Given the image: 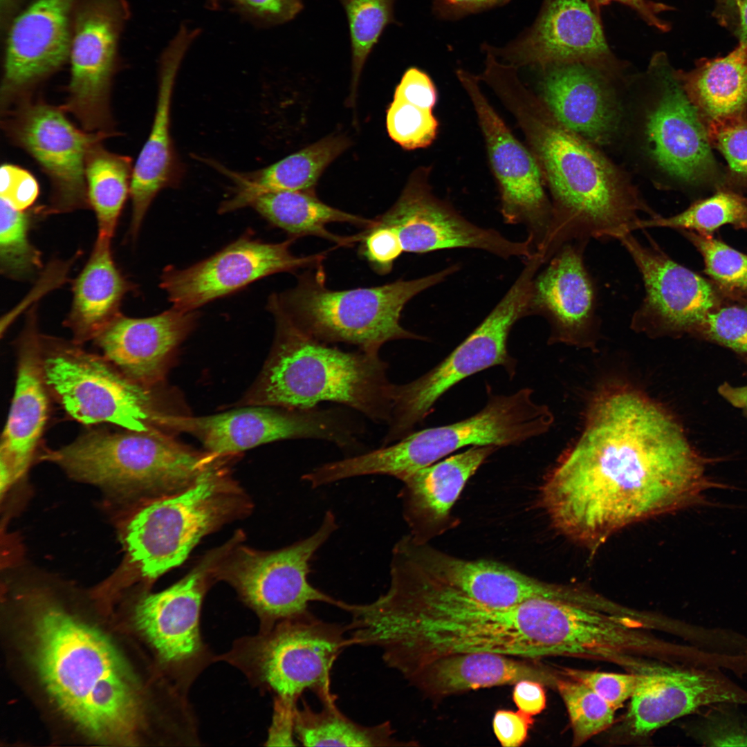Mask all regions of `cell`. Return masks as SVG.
<instances>
[{"label": "cell", "instance_id": "6da1fadb", "mask_svg": "<svg viewBox=\"0 0 747 747\" xmlns=\"http://www.w3.org/2000/svg\"><path fill=\"white\" fill-rule=\"evenodd\" d=\"M724 488L675 419L635 390L613 388L591 405L575 443L548 473L541 500L553 526L592 549L622 528L703 504Z\"/></svg>", "mask_w": 747, "mask_h": 747}, {"label": "cell", "instance_id": "7a4b0ae2", "mask_svg": "<svg viewBox=\"0 0 747 747\" xmlns=\"http://www.w3.org/2000/svg\"><path fill=\"white\" fill-rule=\"evenodd\" d=\"M491 89L512 113L541 169L552 204L545 262L564 244L619 239L637 230L641 213L658 215L625 175L581 136L560 123L515 71Z\"/></svg>", "mask_w": 747, "mask_h": 747}, {"label": "cell", "instance_id": "3957f363", "mask_svg": "<svg viewBox=\"0 0 747 747\" xmlns=\"http://www.w3.org/2000/svg\"><path fill=\"white\" fill-rule=\"evenodd\" d=\"M32 657L60 712L95 741L133 743L142 721L138 685L101 631L52 605L34 618Z\"/></svg>", "mask_w": 747, "mask_h": 747}, {"label": "cell", "instance_id": "277c9868", "mask_svg": "<svg viewBox=\"0 0 747 747\" xmlns=\"http://www.w3.org/2000/svg\"><path fill=\"white\" fill-rule=\"evenodd\" d=\"M269 310L276 323L274 342L239 406L308 409L330 401L387 425L395 384L378 352L343 351L306 334L279 311Z\"/></svg>", "mask_w": 747, "mask_h": 747}, {"label": "cell", "instance_id": "5b68a950", "mask_svg": "<svg viewBox=\"0 0 747 747\" xmlns=\"http://www.w3.org/2000/svg\"><path fill=\"white\" fill-rule=\"evenodd\" d=\"M459 268L452 265L411 280L335 290L326 286L321 264L298 276L294 288L273 295L268 307L279 311L297 328L321 342H342L379 353L381 347L391 340H425L402 326L401 313L414 297L441 283Z\"/></svg>", "mask_w": 747, "mask_h": 747}, {"label": "cell", "instance_id": "8992f818", "mask_svg": "<svg viewBox=\"0 0 747 747\" xmlns=\"http://www.w3.org/2000/svg\"><path fill=\"white\" fill-rule=\"evenodd\" d=\"M533 391L492 395L474 415L452 424L412 432L398 443L352 456L354 477L387 475L403 482L418 470L469 445H518L547 432L553 422L547 406L536 404Z\"/></svg>", "mask_w": 747, "mask_h": 747}, {"label": "cell", "instance_id": "52a82bcc", "mask_svg": "<svg viewBox=\"0 0 747 747\" xmlns=\"http://www.w3.org/2000/svg\"><path fill=\"white\" fill-rule=\"evenodd\" d=\"M42 459L90 483L158 490L186 488L212 463L163 430H93Z\"/></svg>", "mask_w": 747, "mask_h": 747}, {"label": "cell", "instance_id": "ba28073f", "mask_svg": "<svg viewBox=\"0 0 747 747\" xmlns=\"http://www.w3.org/2000/svg\"><path fill=\"white\" fill-rule=\"evenodd\" d=\"M389 575L393 591L426 604L506 607L557 589L499 562L444 553L410 534L394 544Z\"/></svg>", "mask_w": 747, "mask_h": 747}, {"label": "cell", "instance_id": "9c48e42d", "mask_svg": "<svg viewBox=\"0 0 747 747\" xmlns=\"http://www.w3.org/2000/svg\"><path fill=\"white\" fill-rule=\"evenodd\" d=\"M540 269L535 260L524 261L519 275L481 324L443 360L409 382L396 385L393 407L382 446L399 441L431 412L435 403L463 379L494 366L513 377L515 360L507 340L517 320L528 315L533 282Z\"/></svg>", "mask_w": 747, "mask_h": 747}, {"label": "cell", "instance_id": "30bf717a", "mask_svg": "<svg viewBox=\"0 0 747 747\" xmlns=\"http://www.w3.org/2000/svg\"><path fill=\"white\" fill-rule=\"evenodd\" d=\"M73 341L41 335L42 366L50 393L73 419L109 423L129 431L160 430L163 409L156 389L131 380L103 356Z\"/></svg>", "mask_w": 747, "mask_h": 747}, {"label": "cell", "instance_id": "8fae6325", "mask_svg": "<svg viewBox=\"0 0 747 747\" xmlns=\"http://www.w3.org/2000/svg\"><path fill=\"white\" fill-rule=\"evenodd\" d=\"M62 105L33 96L1 113L6 137L37 163L50 183L42 216L91 208L85 178L90 146L111 136L77 127Z\"/></svg>", "mask_w": 747, "mask_h": 747}, {"label": "cell", "instance_id": "7c38bea8", "mask_svg": "<svg viewBox=\"0 0 747 747\" xmlns=\"http://www.w3.org/2000/svg\"><path fill=\"white\" fill-rule=\"evenodd\" d=\"M158 427L197 438L212 455L233 454L289 439H316L349 448L357 443L360 426L342 409H308L251 405L216 415H161Z\"/></svg>", "mask_w": 747, "mask_h": 747}, {"label": "cell", "instance_id": "4fadbf2b", "mask_svg": "<svg viewBox=\"0 0 747 747\" xmlns=\"http://www.w3.org/2000/svg\"><path fill=\"white\" fill-rule=\"evenodd\" d=\"M223 486L220 472L212 463L182 492L150 503L132 517L125 540L144 577L155 579L180 565L221 520Z\"/></svg>", "mask_w": 747, "mask_h": 747}, {"label": "cell", "instance_id": "5bb4252c", "mask_svg": "<svg viewBox=\"0 0 747 747\" xmlns=\"http://www.w3.org/2000/svg\"><path fill=\"white\" fill-rule=\"evenodd\" d=\"M647 72L656 89L644 118L649 157L681 184L726 187L706 127L663 53L654 55Z\"/></svg>", "mask_w": 747, "mask_h": 747}, {"label": "cell", "instance_id": "9a60e30c", "mask_svg": "<svg viewBox=\"0 0 747 747\" xmlns=\"http://www.w3.org/2000/svg\"><path fill=\"white\" fill-rule=\"evenodd\" d=\"M456 76L477 115L498 185L504 220L524 225L527 239L540 252L549 232L552 204L539 164L529 147L517 139L487 99L478 76L463 69L456 71Z\"/></svg>", "mask_w": 747, "mask_h": 747}, {"label": "cell", "instance_id": "2e32d148", "mask_svg": "<svg viewBox=\"0 0 747 747\" xmlns=\"http://www.w3.org/2000/svg\"><path fill=\"white\" fill-rule=\"evenodd\" d=\"M355 645L348 625L329 622L310 611L276 622L261 640L258 663L261 680L277 697L297 703L307 690L322 703L336 702L331 690L335 662Z\"/></svg>", "mask_w": 747, "mask_h": 747}, {"label": "cell", "instance_id": "e0dca14e", "mask_svg": "<svg viewBox=\"0 0 747 747\" xmlns=\"http://www.w3.org/2000/svg\"><path fill=\"white\" fill-rule=\"evenodd\" d=\"M122 0H81L71 36V75L62 105L89 132L120 135L111 109Z\"/></svg>", "mask_w": 747, "mask_h": 747}, {"label": "cell", "instance_id": "ac0fdd59", "mask_svg": "<svg viewBox=\"0 0 747 747\" xmlns=\"http://www.w3.org/2000/svg\"><path fill=\"white\" fill-rule=\"evenodd\" d=\"M335 515L326 511L310 536L287 547L266 553L243 551L232 564L230 576L245 600L273 622L297 616L313 602L342 609L344 602L312 585L311 562L337 530Z\"/></svg>", "mask_w": 747, "mask_h": 747}, {"label": "cell", "instance_id": "d6986e66", "mask_svg": "<svg viewBox=\"0 0 747 747\" xmlns=\"http://www.w3.org/2000/svg\"><path fill=\"white\" fill-rule=\"evenodd\" d=\"M429 174L425 167L416 170L394 204L375 219L378 224L396 231L404 252L470 248L506 259H525L535 253L527 239L510 240L497 230L467 220L434 195L428 182Z\"/></svg>", "mask_w": 747, "mask_h": 747}, {"label": "cell", "instance_id": "ffe728a7", "mask_svg": "<svg viewBox=\"0 0 747 747\" xmlns=\"http://www.w3.org/2000/svg\"><path fill=\"white\" fill-rule=\"evenodd\" d=\"M294 240L273 243L242 237L190 267L166 268L160 277V288L173 308L193 311L268 275L322 264L323 254L293 255L290 246Z\"/></svg>", "mask_w": 747, "mask_h": 747}, {"label": "cell", "instance_id": "44dd1931", "mask_svg": "<svg viewBox=\"0 0 747 747\" xmlns=\"http://www.w3.org/2000/svg\"><path fill=\"white\" fill-rule=\"evenodd\" d=\"M649 239L648 246L631 233L618 239L638 269L645 290L631 327L652 335L696 331L706 315L719 306L715 289Z\"/></svg>", "mask_w": 747, "mask_h": 747}, {"label": "cell", "instance_id": "7402d4cb", "mask_svg": "<svg viewBox=\"0 0 747 747\" xmlns=\"http://www.w3.org/2000/svg\"><path fill=\"white\" fill-rule=\"evenodd\" d=\"M74 0H36L9 32L0 86V113L34 96L69 59V14Z\"/></svg>", "mask_w": 747, "mask_h": 747}, {"label": "cell", "instance_id": "603a6c76", "mask_svg": "<svg viewBox=\"0 0 747 747\" xmlns=\"http://www.w3.org/2000/svg\"><path fill=\"white\" fill-rule=\"evenodd\" d=\"M490 48L516 67L566 62L616 67L598 10L589 0H544L525 33L502 49Z\"/></svg>", "mask_w": 747, "mask_h": 747}, {"label": "cell", "instance_id": "cb8c5ba5", "mask_svg": "<svg viewBox=\"0 0 747 747\" xmlns=\"http://www.w3.org/2000/svg\"><path fill=\"white\" fill-rule=\"evenodd\" d=\"M616 67L584 62L541 68L540 98L563 126L596 145H607L622 122L620 102L609 76Z\"/></svg>", "mask_w": 747, "mask_h": 747}, {"label": "cell", "instance_id": "d4e9b609", "mask_svg": "<svg viewBox=\"0 0 747 747\" xmlns=\"http://www.w3.org/2000/svg\"><path fill=\"white\" fill-rule=\"evenodd\" d=\"M587 244H564L534 277L528 315H541L548 322L550 342L585 347L595 343L597 299L584 263Z\"/></svg>", "mask_w": 747, "mask_h": 747}, {"label": "cell", "instance_id": "484cf974", "mask_svg": "<svg viewBox=\"0 0 747 747\" xmlns=\"http://www.w3.org/2000/svg\"><path fill=\"white\" fill-rule=\"evenodd\" d=\"M197 317L195 311L173 307L144 318L120 313L93 340L124 376L155 389L164 381L177 348L193 330Z\"/></svg>", "mask_w": 747, "mask_h": 747}, {"label": "cell", "instance_id": "4316f807", "mask_svg": "<svg viewBox=\"0 0 747 747\" xmlns=\"http://www.w3.org/2000/svg\"><path fill=\"white\" fill-rule=\"evenodd\" d=\"M41 335L33 307L18 340L15 394L1 442V490L26 472L47 421L50 391L42 366Z\"/></svg>", "mask_w": 747, "mask_h": 747}, {"label": "cell", "instance_id": "83f0119b", "mask_svg": "<svg viewBox=\"0 0 747 747\" xmlns=\"http://www.w3.org/2000/svg\"><path fill=\"white\" fill-rule=\"evenodd\" d=\"M199 34L182 25L160 57L156 110L149 135L133 165L130 189V233L136 238L156 196L181 177L170 133V109L176 77L192 42Z\"/></svg>", "mask_w": 747, "mask_h": 747}, {"label": "cell", "instance_id": "f1b7e54d", "mask_svg": "<svg viewBox=\"0 0 747 747\" xmlns=\"http://www.w3.org/2000/svg\"><path fill=\"white\" fill-rule=\"evenodd\" d=\"M628 721L634 735H645L701 707L747 703V694L709 671L663 665L640 673Z\"/></svg>", "mask_w": 747, "mask_h": 747}, {"label": "cell", "instance_id": "f546056e", "mask_svg": "<svg viewBox=\"0 0 747 747\" xmlns=\"http://www.w3.org/2000/svg\"><path fill=\"white\" fill-rule=\"evenodd\" d=\"M205 570L199 566L165 590L145 596L136 607L138 630L167 664H183L200 651Z\"/></svg>", "mask_w": 747, "mask_h": 747}, {"label": "cell", "instance_id": "4dcf8cb0", "mask_svg": "<svg viewBox=\"0 0 747 747\" xmlns=\"http://www.w3.org/2000/svg\"><path fill=\"white\" fill-rule=\"evenodd\" d=\"M520 658L490 652L449 654L430 661L406 680L425 696L436 699L525 679L554 685L553 674Z\"/></svg>", "mask_w": 747, "mask_h": 747}, {"label": "cell", "instance_id": "1f68e13d", "mask_svg": "<svg viewBox=\"0 0 747 747\" xmlns=\"http://www.w3.org/2000/svg\"><path fill=\"white\" fill-rule=\"evenodd\" d=\"M497 448L472 446L418 470L403 481L400 496L410 535L425 541L426 532L447 518L468 479Z\"/></svg>", "mask_w": 747, "mask_h": 747}, {"label": "cell", "instance_id": "d6a6232c", "mask_svg": "<svg viewBox=\"0 0 747 747\" xmlns=\"http://www.w3.org/2000/svg\"><path fill=\"white\" fill-rule=\"evenodd\" d=\"M111 239L98 237L90 257L73 282L71 308L65 326L78 344L94 340L120 313L124 295L133 284L118 268Z\"/></svg>", "mask_w": 747, "mask_h": 747}, {"label": "cell", "instance_id": "836d02e7", "mask_svg": "<svg viewBox=\"0 0 747 747\" xmlns=\"http://www.w3.org/2000/svg\"><path fill=\"white\" fill-rule=\"evenodd\" d=\"M342 134H331L263 169L250 172H235L222 169L235 184L233 196L220 210L228 212L250 205L256 197L270 192L302 191L313 189L325 169L349 146Z\"/></svg>", "mask_w": 747, "mask_h": 747}, {"label": "cell", "instance_id": "e575fe53", "mask_svg": "<svg viewBox=\"0 0 747 747\" xmlns=\"http://www.w3.org/2000/svg\"><path fill=\"white\" fill-rule=\"evenodd\" d=\"M688 98L705 125L747 116V44L724 57L699 60L689 71L675 70Z\"/></svg>", "mask_w": 747, "mask_h": 747}, {"label": "cell", "instance_id": "d590c367", "mask_svg": "<svg viewBox=\"0 0 747 747\" xmlns=\"http://www.w3.org/2000/svg\"><path fill=\"white\" fill-rule=\"evenodd\" d=\"M274 225L296 239L304 236H316L335 243L338 246H350L358 242L357 234L342 237L326 229L331 223H347L368 228L375 223L368 219L331 207L317 199L313 192L284 191L261 194L250 204Z\"/></svg>", "mask_w": 747, "mask_h": 747}, {"label": "cell", "instance_id": "8d00e7d4", "mask_svg": "<svg viewBox=\"0 0 747 747\" xmlns=\"http://www.w3.org/2000/svg\"><path fill=\"white\" fill-rule=\"evenodd\" d=\"M314 710L302 700L294 714L295 735L305 746L387 747L410 746L398 740L389 721L374 726L355 722L344 715L335 702L322 703Z\"/></svg>", "mask_w": 747, "mask_h": 747}, {"label": "cell", "instance_id": "74e56055", "mask_svg": "<svg viewBox=\"0 0 747 747\" xmlns=\"http://www.w3.org/2000/svg\"><path fill=\"white\" fill-rule=\"evenodd\" d=\"M103 141L94 142L87 151L85 178L90 207L98 221V237L112 239L130 195L133 165L130 156L110 151Z\"/></svg>", "mask_w": 747, "mask_h": 747}, {"label": "cell", "instance_id": "f35d334b", "mask_svg": "<svg viewBox=\"0 0 747 747\" xmlns=\"http://www.w3.org/2000/svg\"><path fill=\"white\" fill-rule=\"evenodd\" d=\"M726 224L747 229V198L722 187L712 196L696 201L682 212L669 217L640 219L636 229L670 228L710 235Z\"/></svg>", "mask_w": 747, "mask_h": 747}, {"label": "cell", "instance_id": "ab89813d", "mask_svg": "<svg viewBox=\"0 0 747 747\" xmlns=\"http://www.w3.org/2000/svg\"><path fill=\"white\" fill-rule=\"evenodd\" d=\"M37 211L17 210L0 197V271L12 279H30L42 267L41 253L28 237Z\"/></svg>", "mask_w": 747, "mask_h": 747}, {"label": "cell", "instance_id": "60d3db41", "mask_svg": "<svg viewBox=\"0 0 747 747\" xmlns=\"http://www.w3.org/2000/svg\"><path fill=\"white\" fill-rule=\"evenodd\" d=\"M347 14L351 46L350 101L354 103L364 65L385 28L396 23V0H340Z\"/></svg>", "mask_w": 747, "mask_h": 747}, {"label": "cell", "instance_id": "b9f144b4", "mask_svg": "<svg viewBox=\"0 0 747 747\" xmlns=\"http://www.w3.org/2000/svg\"><path fill=\"white\" fill-rule=\"evenodd\" d=\"M554 685L568 711L573 746L582 745L612 724L616 710L587 685L567 676H556Z\"/></svg>", "mask_w": 747, "mask_h": 747}, {"label": "cell", "instance_id": "7bdbcfd3", "mask_svg": "<svg viewBox=\"0 0 747 747\" xmlns=\"http://www.w3.org/2000/svg\"><path fill=\"white\" fill-rule=\"evenodd\" d=\"M703 257L705 272L721 289L747 297V255L737 251L711 234L680 230Z\"/></svg>", "mask_w": 747, "mask_h": 747}, {"label": "cell", "instance_id": "ee69618b", "mask_svg": "<svg viewBox=\"0 0 747 747\" xmlns=\"http://www.w3.org/2000/svg\"><path fill=\"white\" fill-rule=\"evenodd\" d=\"M386 124L390 138L407 150L431 145L439 127L432 109L398 98H394L387 110Z\"/></svg>", "mask_w": 747, "mask_h": 747}, {"label": "cell", "instance_id": "f6af8a7d", "mask_svg": "<svg viewBox=\"0 0 747 747\" xmlns=\"http://www.w3.org/2000/svg\"><path fill=\"white\" fill-rule=\"evenodd\" d=\"M706 127L712 147L728 163L726 187L747 189V116L712 121Z\"/></svg>", "mask_w": 747, "mask_h": 747}, {"label": "cell", "instance_id": "bcb514c9", "mask_svg": "<svg viewBox=\"0 0 747 747\" xmlns=\"http://www.w3.org/2000/svg\"><path fill=\"white\" fill-rule=\"evenodd\" d=\"M696 331L731 349L747 353V305L718 306L706 315Z\"/></svg>", "mask_w": 747, "mask_h": 747}, {"label": "cell", "instance_id": "7dc6e473", "mask_svg": "<svg viewBox=\"0 0 747 747\" xmlns=\"http://www.w3.org/2000/svg\"><path fill=\"white\" fill-rule=\"evenodd\" d=\"M358 234L360 255L377 273H389L395 261L404 252L396 231L378 224L375 220L374 225Z\"/></svg>", "mask_w": 747, "mask_h": 747}, {"label": "cell", "instance_id": "c3c4849f", "mask_svg": "<svg viewBox=\"0 0 747 747\" xmlns=\"http://www.w3.org/2000/svg\"><path fill=\"white\" fill-rule=\"evenodd\" d=\"M563 674L587 685L615 710L631 697L640 679V673L634 672L618 674L565 669Z\"/></svg>", "mask_w": 747, "mask_h": 747}, {"label": "cell", "instance_id": "681fc988", "mask_svg": "<svg viewBox=\"0 0 747 747\" xmlns=\"http://www.w3.org/2000/svg\"><path fill=\"white\" fill-rule=\"evenodd\" d=\"M39 194L35 176L28 170L12 163L0 169V197L21 211L30 210Z\"/></svg>", "mask_w": 747, "mask_h": 747}, {"label": "cell", "instance_id": "f907efd6", "mask_svg": "<svg viewBox=\"0 0 747 747\" xmlns=\"http://www.w3.org/2000/svg\"><path fill=\"white\" fill-rule=\"evenodd\" d=\"M243 17L260 26H271L293 19L303 9L302 0H229Z\"/></svg>", "mask_w": 747, "mask_h": 747}, {"label": "cell", "instance_id": "816d5d0a", "mask_svg": "<svg viewBox=\"0 0 747 747\" xmlns=\"http://www.w3.org/2000/svg\"><path fill=\"white\" fill-rule=\"evenodd\" d=\"M394 98L433 110L438 100V92L426 73L416 67H410L405 71L397 85Z\"/></svg>", "mask_w": 747, "mask_h": 747}, {"label": "cell", "instance_id": "f5cc1de1", "mask_svg": "<svg viewBox=\"0 0 747 747\" xmlns=\"http://www.w3.org/2000/svg\"><path fill=\"white\" fill-rule=\"evenodd\" d=\"M533 721L532 716L519 710H498L492 719L493 731L502 746L519 747L526 741Z\"/></svg>", "mask_w": 747, "mask_h": 747}, {"label": "cell", "instance_id": "db71d44e", "mask_svg": "<svg viewBox=\"0 0 747 747\" xmlns=\"http://www.w3.org/2000/svg\"><path fill=\"white\" fill-rule=\"evenodd\" d=\"M701 739L710 746H747V728L725 715H712L703 721Z\"/></svg>", "mask_w": 747, "mask_h": 747}, {"label": "cell", "instance_id": "11a10c76", "mask_svg": "<svg viewBox=\"0 0 747 747\" xmlns=\"http://www.w3.org/2000/svg\"><path fill=\"white\" fill-rule=\"evenodd\" d=\"M296 707V703L277 697L266 746H293L297 745L294 739L295 737L294 714Z\"/></svg>", "mask_w": 747, "mask_h": 747}, {"label": "cell", "instance_id": "9f6ffc18", "mask_svg": "<svg viewBox=\"0 0 747 747\" xmlns=\"http://www.w3.org/2000/svg\"><path fill=\"white\" fill-rule=\"evenodd\" d=\"M513 700L519 710L530 716L541 713L546 698L542 683L534 680H521L515 684Z\"/></svg>", "mask_w": 747, "mask_h": 747}, {"label": "cell", "instance_id": "6f0895ef", "mask_svg": "<svg viewBox=\"0 0 747 747\" xmlns=\"http://www.w3.org/2000/svg\"><path fill=\"white\" fill-rule=\"evenodd\" d=\"M509 0H432L433 10L438 17L454 19L501 6Z\"/></svg>", "mask_w": 747, "mask_h": 747}, {"label": "cell", "instance_id": "680465c9", "mask_svg": "<svg viewBox=\"0 0 747 747\" xmlns=\"http://www.w3.org/2000/svg\"><path fill=\"white\" fill-rule=\"evenodd\" d=\"M589 1L598 11L600 6L610 3L611 1H618L634 10L648 25L662 32H667L670 29V24L659 17L661 12L672 9L668 5L651 0H589Z\"/></svg>", "mask_w": 747, "mask_h": 747}, {"label": "cell", "instance_id": "91938a15", "mask_svg": "<svg viewBox=\"0 0 747 747\" xmlns=\"http://www.w3.org/2000/svg\"><path fill=\"white\" fill-rule=\"evenodd\" d=\"M738 0H714V16L723 26L732 30L735 25Z\"/></svg>", "mask_w": 747, "mask_h": 747}, {"label": "cell", "instance_id": "94428289", "mask_svg": "<svg viewBox=\"0 0 747 747\" xmlns=\"http://www.w3.org/2000/svg\"><path fill=\"white\" fill-rule=\"evenodd\" d=\"M718 390L719 394L731 405L747 410V386L735 387L724 382Z\"/></svg>", "mask_w": 747, "mask_h": 747}, {"label": "cell", "instance_id": "6125c7cd", "mask_svg": "<svg viewBox=\"0 0 747 747\" xmlns=\"http://www.w3.org/2000/svg\"><path fill=\"white\" fill-rule=\"evenodd\" d=\"M732 32L739 42L747 44V0L737 2V20Z\"/></svg>", "mask_w": 747, "mask_h": 747}, {"label": "cell", "instance_id": "be15d7a7", "mask_svg": "<svg viewBox=\"0 0 747 747\" xmlns=\"http://www.w3.org/2000/svg\"><path fill=\"white\" fill-rule=\"evenodd\" d=\"M208 6L212 10H217L219 6V0H208Z\"/></svg>", "mask_w": 747, "mask_h": 747}, {"label": "cell", "instance_id": "e7e4bbea", "mask_svg": "<svg viewBox=\"0 0 747 747\" xmlns=\"http://www.w3.org/2000/svg\"><path fill=\"white\" fill-rule=\"evenodd\" d=\"M3 1V0H1V1Z\"/></svg>", "mask_w": 747, "mask_h": 747}]
</instances>
